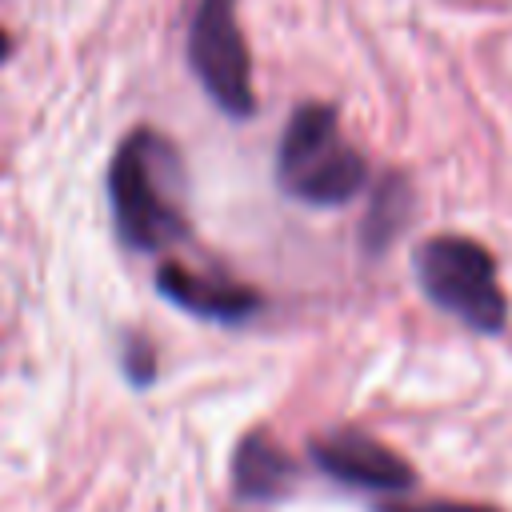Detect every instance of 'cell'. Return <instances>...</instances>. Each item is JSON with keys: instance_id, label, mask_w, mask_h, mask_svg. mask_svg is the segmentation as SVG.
<instances>
[{"instance_id": "obj_1", "label": "cell", "mask_w": 512, "mask_h": 512, "mask_svg": "<svg viewBox=\"0 0 512 512\" xmlns=\"http://www.w3.org/2000/svg\"><path fill=\"white\" fill-rule=\"evenodd\" d=\"M108 204L124 248L164 252L180 244L188 236V212L176 144L152 128L128 132L108 164Z\"/></svg>"}, {"instance_id": "obj_2", "label": "cell", "mask_w": 512, "mask_h": 512, "mask_svg": "<svg viewBox=\"0 0 512 512\" xmlns=\"http://www.w3.org/2000/svg\"><path fill=\"white\" fill-rule=\"evenodd\" d=\"M276 184L308 208H340L368 184V160L340 132L332 104H300L276 144Z\"/></svg>"}, {"instance_id": "obj_3", "label": "cell", "mask_w": 512, "mask_h": 512, "mask_svg": "<svg viewBox=\"0 0 512 512\" xmlns=\"http://www.w3.org/2000/svg\"><path fill=\"white\" fill-rule=\"evenodd\" d=\"M420 292L472 332H500L508 324V296L496 276V260L480 240L432 236L416 252Z\"/></svg>"}, {"instance_id": "obj_4", "label": "cell", "mask_w": 512, "mask_h": 512, "mask_svg": "<svg viewBox=\"0 0 512 512\" xmlns=\"http://www.w3.org/2000/svg\"><path fill=\"white\" fill-rule=\"evenodd\" d=\"M188 64L224 116L244 120L256 112L252 56L236 20V0H196L188 24Z\"/></svg>"}, {"instance_id": "obj_5", "label": "cell", "mask_w": 512, "mask_h": 512, "mask_svg": "<svg viewBox=\"0 0 512 512\" xmlns=\"http://www.w3.org/2000/svg\"><path fill=\"white\" fill-rule=\"evenodd\" d=\"M312 460L340 484L364 488V492H408L416 484V472L404 456H396L388 444L356 432V428H340L328 436L312 440Z\"/></svg>"}, {"instance_id": "obj_6", "label": "cell", "mask_w": 512, "mask_h": 512, "mask_svg": "<svg viewBox=\"0 0 512 512\" xmlns=\"http://www.w3.org/2000/svg\"><path fill=\"white\" fill-rule=\"evenodd\" d=\"M156 292L176 304L180 312H192L200 320H216V324H240L260 308V296L236 280L224 276H208L196 272L180 260H164L156 268Z\"/></svg>"}, {"instance_id": "obj_7", "label": "cell", "mask_w": 512, "mask_h": 512, "mask_svg": "<svg viewBox=\"0 0 512 512\" xmlns=\"http://www.w3.org/2000/svg\"><path fill=\"white\" fill-rule=\"evenodd\" d=\"M296 480V464L268 432H248L232 456V484L244 500H280Z\"/></svg>"}, {"instance_id": "obj_8", "label": "cell", "mask_w": 512, "mask_h": 512, "mask_svg": "<svg viewBox=\"0 0 512 512\" xmlns=\"http://www.w3.org/2000/svg\"><path fill=\"white\" fill-rule=\"evenodd\" d=\"M408 216H412V188H408V180L400 172H388L376 184L372 204H368V216H364V248L368 252L388 248L404 232Z\"/></svg>"}, {"instance_id": "obj_9", "label": "cell", "mask_w": 512, "mask_h": 512, "mask_svg": "<svg viewBox=\"0 0 512 512\" xmlns=\"http://www.w3.org/2000/svg\"><path fill=\"white\" fill-rule=\"evenodd\" d=\"M124 376L136 388H148L156 376V352L144 336H124Z\"/></svg>"}, {"instance_id": "obj_10", "label": "cell", "mask_w": 512, "mask_h": 512, "mask_svg": "<svg viewBox=\"0 0 512 512\" xmlns=\"http://www.w3.org/2000/svg\"><path fill=\"white\" fill-rule=\"evenodd\" d=\"M376 512H496L488 504H468V500H416V504H380Z\"/></svg>"}, {"instance_id": "obj_11", "label": "cell", "mask_w": 512, "mask_h": 512, "mask_svg": "<svg viewBox=\"0 0 512 512\" xmlns=\"http://www.w3.org/2000/svg\"><path fill=\"white\" fill-rule=\"evenodd\" d=\"M8 56H12V36H8L4 28H0V64H4Z\"/></svg>"}]
</instances>
